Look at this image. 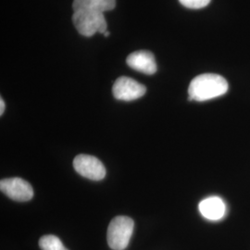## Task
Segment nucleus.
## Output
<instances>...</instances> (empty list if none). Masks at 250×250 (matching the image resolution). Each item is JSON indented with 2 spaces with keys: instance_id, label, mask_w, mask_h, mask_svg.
Returning a JSON list of instances; mask_svg holds the SVG:
<instances>
[{
  "instance_id": "1",
  "label": "nucleus",
  "mask_w": 250,
  "mask_h": 250,
  "mask_svg": "<svg viewBox=\"0 0 250 250\" xmlns=\"http://www.w3.org/2000/svg\"><path fill=\"white\" fill-rule=\"evenodd\" d=\"M229 88L227 81L214 73H204L194 78L190 83L189 100L203 102L224 96Z\"/></svg>"
},
{
  "instance_id": "2",
  "label": "nucleus",
  "mask_w": 250,
  "mask_h": 250,
  "mask_svg": "<svg viewBox=\"0 0 250 250\" xmlns=\"http://www.w3.org/2000/svg\"><path fill=\"white\" fill-rule=\"evenodd\" d=\"M134 221L127 216H117L108 225L107 244L113 250H125L134 231Z\"/></svg>"
},
{
  "instance_id": "3",
  "label": "nucleus",
  "mask_w": 250,
  "mask_h": 250,
  "mask_svg": "<svg viewBox=\"0 0 250 250\" xmlns=\"http://www.w3.org/2000/svg\"><path fill=\"white\" fill-rule=\"evenodd\" d=\"M72 21L81 35L86 37H91L97 33L105 34L107 32V21L102 12L91 10L74 11Z\"/></svg>"
},
{
  "instance_id": "4",
  "label": "nucleus",
  "mask_w": 250,
  "mask_h": 250,
  "mask_svg": "<svg viewBox=\"0 0 250 250\" xmlns=\"http://www.w3.org/2000/svg\"><path fill=\"white\" fill-rule=\"evenodd\" d=\"M73 168L84 178L100 181L106 176V168L96 157L89 155H78L73 160Z\"/></svg>"
},
{
  "instance_id": "5",
  "label": "nucleus",
  "mask_w": 250,
  "mask_h": 250,
  "mask_svg": "<svg viewBox=\"0 0 250 250\" xmlns=\"http://www.w3.org/2000/svg\"><path fill=\"white\" fill-rule=\"evenodd\" d=\"M0 189L2 193L15 201H29L34 197L32 186L25 180L18 177L1 180Z\"/></svg>"
},
{
  "instance_id": "6",
  "label": "nucleus",
  "mask_w": 250,
  "mask_h": 250,
  "mask_svg": "<svg viewBox=\"0 0 250 250\" xmlns=\"http://www.w3.org/2000/svg\"><path fill=\"white\" fill-rule=\"evenodd\" d=\"M146 92V86L129 77H120L113 85V96L118 100L133 101L140 99Z\"/></svg>"
},
{
  "instance_id": "7",
  "label": "nucleus",
  "mask_w": 250,
  "mask_h": 250,
  "mask_svg": "<svg viewBox=\"0 0 250 250\" xmlns=\"http://www.w3.org/2000/svg\"><path fill=\"white\" fill-rule=\"evenodd\" d=\"M126 62L129 67L137 72L151 75L157 72V63L154 55L146 50H139L130 54Z\"/></svg>"
},
{
  "instance_id": "8",
  "label": "nucleus",
  "mask_w": 250,
  "mask_h": 250,
  "mask_svg": "<svg viewBox=\"0 0 250 250\" xmlns=\"http://www.w3.org/2000/svg\"><path fill=\"white\" fill-rule=\"evenodd\" d=\"M201 215L208 221H220L227 212L226 204L221 197H209L203 199L198 206Z\"/></svg>"
},
{
  "instance_id": "9",
  "label": "nucleus",
  "mask_w": 250,
  "mask_h": 250,
  "mask_svg": "<svg viewBox=\"0 0 250 250\" xmlns=\"http://www.w3.org/2000/svg\"><path fill=\"white\" fill-rule=\"evenodd\" d=\"M116 0H73V11L91 10L98 12H106L115 8Z\"/></svg>"
},
{
  "instance_id": "10",
  "label": "nucleus",
  "mask_w": 250,
  "mask_h": 250,
  "mask_svg": "<svg viewBox=\"0 0 250 250\" xmlns=\"http://www.w3.org/2000/svg\"><path fill=\"white\" fill-rule=\"evenodd\" d=\"M39 247L42 250H68L59 237L51 234L41 237L39 240Z\"/></svg>"
},
{
  "instance_id": "11",
  "label": "nucleus",
  "mask_w": 250,
  "mask_h": 250,
  "mask_svg": "<svg viewBox=\"0 0 250 250\" xmlns=\"http://www.w3.org/2000/svg\"><path fill=\"white\" fill-rule=\"evenodd\" d=\"M180 3L188 9H202L207 7L211 0H179Z\"/></svg>"
},
{
  "instance_id": "12",
  "label": "nucleus",
  "mask_w": 250,
  "mask_h": 250,
  "mask_svg": "<svg viewBox=\"0 0 250 250\" xmlns=\"http://www.w3.org/2000/svg\"><path fill=\"white\" fill-rule=\"evenodd\" d=\"M5 111V102L3 99H0V115H3Z\"/></svg>"
},
{
  "instance_id": "13",
  "label": "nucleus",
  "mask_w": 250,
  "mask_h": 250,
  "mask_svg": "<svg viewBox=\"0 0 250 250\" xmlns=\"http://www.w3.org/2000/svg\"><path fill=\"white\" fill-rule=\"evenodd\" d=\"M109 35H110V34H109V33H108V32H106V33H105V34H104V36H105V37H108V36H109Z\"/></svg>"
}]
</instances>
